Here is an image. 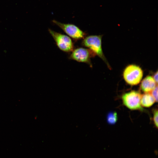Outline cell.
I'll list each match as a JSON object with an SVG mask.
<instances>
[{
  "mask_svg": "<svg viewBox=\"0 0 158 158\" xmlns=\"http://www.w3.org/2000/svg\"><path fill=\"white\" fill-rule=\"evenodd\" d=\"M101 35H91L85 37L82 41L83 46L88 48L96 55L101 59L108 67H111L103 52L102 46Z\"/></svg>",
  "mask_w": 158,
  "mask_h": 158,
  "instance_id": "6da1fadb",
  "label": "cell"
},
{
  "mask_svg": "<svg viewBox=\"0 0 158 158\" xmlns=\"http://www.w3.org/2000/svg\"><path fill=\"white\" fill-rule=\"evenodd\" d=\"M143 75V71L139 66L135 64L128 66L123 73V78L126 82L131 85H136L140 82Z\"/></svg>",
  "mask_w": 158,
  "mask_h": 158,
  "instance_id": "7a4b0ae2",
  "label": "cell"
},
{
  "mask_svg": "<svg viewBox=\"0 0 158 158\" xmlns=\"http://www.w3.org/2000/svg\"><path fill=\"white\" fill-rule=\"evenodd\" d=\"M48 31L60 50L68 53L71 52L74 49L73 42L69 37L50 29H49Z\"/></svg>",
  "mask_w": 158,
  "mask_h": 158,
  "instance_id": "3957f363",
  "label": "cell"
},
{
  "mask_svg": "<svg viewBox=\"0 0 158 158\" xmlns=\"http://www.w3.org/2000/svg\"><path fill=\"white\" fill-rule=\"evenodd\" d=\"M141 95L140 92L132 90L123 94L122 99L124 105L132 110H142L140 103Z\"/></svg>",
  "mask_w": 158,
  "mask_h": 158,
  "instance_id": "277c9868",
  "label": "cell"
},
{
  "mask_svg": "<svg viewBox=\"0 0 158 158\" xmlns=\"http://www.w3.org/2000/svg\"><path fill=\"white\" fill-rule=\"evenodd\" d=\"M95 56V54L89 49L78 47L73 50L68 58L78 62L87 63L92 67L91 59Z\"/></svg>",
  "mask_w": 158,
  "mask_h": 158,
  "instance_id": "5b68a950",
  "label": "cell"
},
{
  "mask_svg": "<svg viewBox=\"0 0 158 158\" xmlns=\"http://www.w3.org/2000/svg\"><path fill=\"white\" fill-rule=\"evenodd\" d=\"M52 22L63 30L70 37L75 40L83 39L85 37V33L74 25L64 23L56 20H53Z\"/></svg>",
  "mask_w": 158,
  "mask_h": 158,
  "instance_id": "8992f818",
  "label": "cell"
},
{
  "mask_svg": "<svg viewBox=\"0 0 158 158\" xmlns=\"http://www.w3.org/2000/svg\"><path fill=\"white\" fill-rule=\"evenodd\" d=\"M157 85L152 76L148 75L142 81L140 85V89L145 92L150 93Z\"/></svg>",
  "mask_w": 158,
  "mask_h": 158,
  "instance_id": "52a82bcc",
  "label": "cell"
},
{
  "mask_svg": "<svg viewBox=\"0 0 158 158\" xmlns=\"http://www.w3.org/2000/svg\"><path fill=\"white\" fill-rule=\"evenodd\" d=\"M155 101L150 93H146L141 95L140 103L141 106L149 107L151 106Z\"/></svg>",
  "mask_w": 158,
  "mask_h": 158,
  "instance_id": "ba28073f",
  "label": "cell"
},
{
  "mask_svg": "<svg viewBox=\"0 0 158 158\" xmlns=\"http://www.w3.org/2000/svg\"><path fill=\"white\" fill-rule=\"evenodd\" d=\"M118 120V116L115 112H111L108 113L107 117V121L110 124H115Z\"/></svg>",
  "mask_w": 158,
  "mask_h": 158,
  "instance_id": "9c48e42d",
  "label": "cell"
},
{
  "mask_svg": "<svg viewBox=\"0 0 158 158\" xmlns=\"http://www.w3.org/2000/svg\"><path fill=\"white\" fill-rule=\"evenodd\" d=\"M153 121L154 124L157 128H158V110L155 109L153 111Z\"/></svg>",
  "mask_w": 158,
  "mask_h": 158,
  "instance_id": "30bf717a",
  "label": "cell"
},
{
  "mask_svg": "<svg viewBox=\"0 0 158 158\" xmlns=\"http://www.w3.org/2000/svg\"><path fill=\"white\" fill-rule=\"evenodd\" d=\"M150 93L154 98L155 102L158 101V87L157 85Z\"/></svg>",
  "mask_w": 158,
  "mask_h": 158,
  "instance_id": "8fae6325",
  "label": "cell"
},
{
  "mask_svg": "<svg viewBox=\"0 0 158 158\" xmlns=\"http://www.w3.org/2000/svg\"><path fill=\"white\" fill-rule=\"evenodd\" d=\"M153 79L157 84L158 83V72L157 71L153 75L152 77Z\"/></svg>",
  "mask_w": 158,
  "mask_h": 158,
  "instance_id": "7c38bea8",
  "label": "cell"
}]
</instances>
